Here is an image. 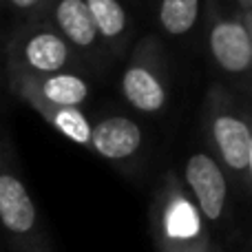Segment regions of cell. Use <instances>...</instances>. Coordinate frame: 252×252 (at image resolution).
I'll return each instance as SVG.
<instances>
[{"instance_id": "obj_1", "label": "cell", "mask_w": 252, "mask_h": 252, "mask_svg": "<svg viewBox=\"0 0 252 252\" xmlns=\"http://www.w3.org/2000/svg\"><path fill=\"white\" fill-rule=\"evenodd\" d=\"M186 182L197 199L201 215L208 221H217L226 206V177L217 161L206 153H195L186 161Z\"/></svg>"}, {"instance_id": "obj_2", "label": "cell", "mask_w": 252, "mask_h": 252, "mask_svg": "<svg viewBox=\"0 0 252 252\" xmlns=\"http://www.w3.org/2000/svg\"><path fill=\"white\" fill-rule=\"evenodd\" d=\"M210 51L221 69L228 73H241L252 62V40L246 27L239 22H215L210 31Z\"/></svg>"}, {"instance_id": "obj_3", "label": "cell", "mask_w": 252, "mask_h": 252, "mask_svg": "<svg viewBox=\"0 0 252 252\" xmlns=\"http://www.w3.org/2000/svg\"><path fill=\"white\" fill-rule=\"evenodd\" d=\"M89 146L106 159H126L142 146V130L133 120L122 115L104 118L91 128Z\"/></svg>"}, {"instance_id": "obj_4", "label": "cell", "mask_w": 252, "mask_h": 252, "mask_svg": "<svg viewBox=\"0 0 252 252\" xmlns=\"http://www.w3.org/2000/svg\"><path fill=\"white\" fill-rule=\"evenodd\" d=\"M213 137L221 159L230 170L246 173L252 164V133L250 126L237 115H219L213 122Z\"/></svg>"}, {"instance_id": "obj_5", "label": "cell", "mask_w": 252, "mask_h": 252, "mask_svg": "<svg viewBox=\"0 0 252 252\" xmlns=\"http://www.w3.org/2000/svg\"><path fill=\"white\" fill-rule=\"evenodd\" d=\"M0 223L13 235H27L35 226V206L27 186L9 173H0Z\"/></svg>"}, {"instance_id": "obj_6", "label": "cell", "mask_w": 252, "mask_h": 252, "mask_svg": "<svg viewBox=\"0 0 252 252\" xmlns=\"http://www.w3.org/2000/svg\"><path fill=\"white\" fill-rule=\"evenodd\" d=\"M122 91L126 100L144 113H155L164 106L166 93L159 80L144 66H130L122 78Z\"/></svg>"}, {"instance_id": "obj_7", "label": "cell", "mask_w": 252, "mask_h": 252, "mask_svg": "<svg viewBox=\"0 0 252 252\" xmlns=\"http://www.w3.org/2000/svg\"><path fill=\"white\" fill-rule=\"evenodd\" d=\"M66 42L51 31H40L31 35L25 44V62L38 73H58L66 64Z\"/></svg>"}, {"instance_id": "obj_8", "label": "cell", "mask_w": 252, "mask_h": 252, "mask_svg": "<svg viewBox=\"0 0 252 252\" xmlns=\"http://www.w3.org/2000/svg\"><path fill=\"white\" fill-rule=\"evenodd\" d=\"M56 20L62 33L78 47H91L97 38L93 18L84 0H60L56 7Z\"/></svg>"}, {"instance_id": "obj_9", "label": "cell", "mask_w": 252, "mask_h": 252, "mask_svg": "<svg viewBox=\"0 0 252 252\" xmlns=\"http://www.w3.org/2000/svg\"><path fill=\"white\" fill-rule=\"evenodd\" d=\"M44 100L56 104L58 109H78L89 95V87L82 78L69 73H53L40 87Z\"/></svg>"}, {"instance_id": "obj_10", "label": "cell", "mask_w": 252, "mask_h": 252, "mask_svg": "<svg viewBox=\"0 0 252 252\" xmlns=\"http://www.w3.org/2000/svg\"><path fill=\"white\" fill-rule=\"evenodd\" d=\"M199 16V0H161L159 22L168 33L182 35L190 31Z\"/></svg>"}, {"instance_id": "obj_11", "label": "cell", "mask_w": 252, "mask_h": 252, "mask_svg": "<svg viewBox=\"0 0 252 252\" xmlns=\"http://www.w3.org/2000/svg\"><path fill=\"white\" fill-rule=\"evenodd\" d=\"M93 18L95 31L106 38H115L126 27V13L118 0H84Z\"/></svg>"}, {"instance_id": "obj_12", "label": "cell", "mask_w": 252, "mask_h": 252, "mask_svg": "<svg viewBox=\"0 0 252 252\" xmlns=\"http://www.w3.org/2000/svg\"><path fill=\"white\" fill-rule=\"evenodd\" d=\"M51 122L71 142L87 144L89 146V142H91V124L87 122V118L78 109H58L51 115Z\"/></svg>"}, {"instance_id": "obj_13", "label": "cell", "mask_w": 252, "mask_h": 252, "mask_svg": "<svg viewBox=\"0 0 252 252\" xmlns=\"http://www.w3.org/2000/svg\"><path fill=\"white\" fill-rule=\"evenodd\" d=\"M197 230H199V223H197V217L192 213V208L186 204V201H179L173 208L168 210V232L170 237H182V239H188V237H195Z\"/></svg>"}, {"instance_id": "obj_14", "label": "cell", "mask_w": 252, "mask_h": 252, "mask_svg": "<svg viewBox=\"0 0 252 252\" xmlns=\"http://www.w3.org/2000/svg\"><path fill=\"white\" fill-rule=\"evenodd\" d=\"M11 2L16 4L18 9H31V7H35L40 0H11Z\"/></svg>"}]
</instances>
